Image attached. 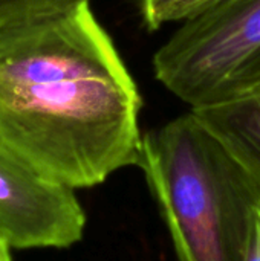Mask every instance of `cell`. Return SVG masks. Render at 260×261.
Wrapping results in <instances>:
<instances>
[{
	"instance_id": "obj_6",
	"label": "cell",
	"mask_w": 260,
	"mask_h": 261,
	"mask_svg": "<svg viewBox=\"0 0 260 261\" xmlns=\"http://www.w3.org/2000/svg\"><path fill=\"white\" fill-rule=\"evenodd\" d=\"M89 0H0V26L23 18L74 8Z\"/></svg>"
},
{
	"instance_id": "obj_4",
	"label": "cell",
	"mask_w": 260,
	"mask_h": 261,
	"mask_svg": "<svg viewBox=\"0 0 260 261\" xmlns=\"http://www.w3.org/2000/svg\"><path fill=\"white\" fill-rule=\"evenodd\" d=\"M86 229L75 190L0 148V243L12 251L66 249Z\"/></svg>"
},
{
	"instance_id": "obj_5",
	"label": "cell",
	"mask_w": 260,
	"mask_h": 261,
	"mask_svg": "<svg viewBox=\"0 0 260 261\" xmlns=\"http://www.w3.org/2000/svg\"><path fill=\"white\" fill-rule=\"evenodd\" d=\"M190 110L260 184V86L228 101Z\"/></svg>"
},
{
	"instance_id": "obj_7",
	"label": "cell",
	"mask_w": 260,
	"mask_h": 261,
	"mask_svg": "<svg viewBox=\"0 0 260 261\" xmlns=\"http://www.w3.org/2000/svg\"><path fill=\"white\" fill-rule=\"evenodd\" d=\"M144 24L150 29H159L169 21H181L184 9L190 0H138Z\"/></svg>"
},
{
	"instance_id": "obj_8",
	"label": "cell",
	"mask_w": 260,
	"mask_h": 261,
	"mask_svg": "<svg viewBox=\"0 0 260 261\" xmlns=\"http://www.w3.org/2000/svg\"><path fill=\"white\" fill-rule=\"evenodd\" d=\"M245 261H260V203L256 208L251 242H250V248H248V254H247Z\"/></svg>"
},
{
	"instance_id": "obj_10",
	"label": "cell",
	"mask_w": 260,
	"mask_h": 261,
	"mask_svg": "<svg viewBox=\"0 0 260 261\" xmlns=\"http://www.w3.org/2000/svg\"><path fill=\"white\" fill-rule=\"evenodd\" d=\"M0 261H12L11 251L8 248H5L2 243H0Z\"/></svg>"
},
{
	"instance_id": "obj_3",
	"label": "cell",
	"mask_w": 260,
	"mask_h": 261,
	"mask_svg": "<svg viewBox=\"0 0 260 261\" xmlns=\"http://www.w3.org/2000/svg\"><path fill=\"white\" fill-rule=\"evenodd\" d=\"M156 80L190 109L260 86V0H219L182 24L153 57Z\"/></svg>"
},
{
	"instance_id": "obj_1",
	"label": "cell",
	"mask_w": 260,
	"mask_h": 261,
	"mask_svg": "<svg viewBox=\"0 0 260 261\" xmlns=\"http://www.w3.org/2000/svg\"><path fill=\"white\" fill-rule=\"evenodd\" d=\"M143 99L89 2L0 26V148L86 190L139 167Z\"/></svg>"
},
{
	"instance_id": "obj_9",
	"label": "cell",
	"mask_w": 260,
	"mask_h": 261,
	"mask_svg": "<svg viewBox=\"0 0 260 261\" xmlns=\"http://www.w3.org/2000/svg\"><path fill=\"white\" fill-rule=\"evenodd\" d=\"M216 2H219V0H190V2L187 3L185 9H184L182 20H185V18H188V17L198 14L199 11L205 9L207 6H210V5H213V3H216ZM182 20H181V21H182Z\"/></svg>"
},
{
	"instance_id": "obj_2",
	"label": "cell",
	"mask_w": 260,
	"mask_h": 261,
	"mask_svg": "<svg viewBox=\"0 0 260 261\" xmlns=\"http://www.w3.org/2000/svg\"><path fill=\"white\" fill-rule=\"evenodd\" d=\"M139 168L178 261H245L260 184L192 110L143 135Z\"/></svg>"
}]
</instances>
